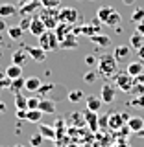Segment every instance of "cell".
<instances>
[{"mask_svg": "<svg viewBox=\"0 0 144 147\" xmlns=\"http://www.w3.org/2000/svg\"><path fill=\"white\" fill-rule=\"evenodd\" d=\"M43 140H44V138L41 136L39 132H37V134H33V136L30 138V145H31V147H41V144H43Z\"/></svg>", "mask_w": 144, "mask_h": 147, "instance_id": "obj_36", "label": "cell"}, {"mask_svg": "<svg viewBox=\"0 0 144 147\" xmlns=\"http://www.w3.org/2000/svg\"><path fill=\"white\" fill-rule=\"evenodd\" d=\"M131 105H133V107H142V109H144V94L137 96V98L131 101Z\"/></svg>", "mask_w": 144, "mask_h": 147, "instance_id": "obj_41", "label": "cell"}, {"mask_svg": "<svg viewBox=\"0 0 144 147\" xmlns=\"http://www.w3.org/2000/svg\"><path fill=\"white\" fill-rule=\"evenodd\" d=\"M41 9V2L39 0H33V2H28L18 6V15L20 17H31V13H37Z\"/></svg>", "mask_w": 144, "mask_h": 147, "instance_id": "obj_7", "label": "cell"}, {"mask_svg": "<svg viewBox=\"0 0 144 147\" xmlns=\"http://www.w3.org/2000/svg\"><path fill=\"white\" fill-rule=\"evenodd\" d=\"M57 105H55L54 99H48V98H41V103H39V110L43 114H54Z\"/></svg>", "mask_w": 144, "mask_h": 147, "instance_id": "obj_13", "label": "cell"}, {"mask_svg": "<svg viewBox=\"0 0 144 147\" xmlns=\"http://www.w3.org/2000/svg\"><path fill=\"white\" fill-rule=\"evenodd\" d=\"M24 83L26 79L24 77H17V79H11V83H9V90L13 92V94H20V90H24Z\"/></svg>", "mask_w": 144, "mask_h": 147, "instance_id": "obj_24", "label": "cell"}, {"mask_svg": "<svg viewBox=\"0 0 144 147\" xmlns=\"http://www.w3.org/2000/svg\"><path fill=\"white\" fill-rule=\"evenodd\" d=\"M144 44V37L141 35V33H133L131 37H129V46H131V48H135V50H139L141 48V46Z\"/></svg>", "mask_w": 144, "mask_h": 147, "instance_id": "obj_29", "label": "cell"}, {"mask_svg": "<svg viewBox=\"0 0 144 147\" xmlns=\"http://www.w3.org/2000/svg\"><path fill=\"white\" fill-rule=\"evenodd\" d=\"M83 118H85V123L89 125L92 131H98V112H92V110L87 109L85 112H83Z\"/></svg>", "mask_w": 144, "mask_h": 147, "instance_id": "obj_14", "label": "cell"}, {"mask_svg": "<svg viewBox=\"0 0 144 147\" xmlns=\"http://www.w3.org/2000/svg\"><path fill=\"white\" fill-rule=\"evenodd\" d=\"M18 15V7L15 6V4H0V18H13Z\"/></svg>", "mask_w": 144, "mask_h": 147, "instance_id": "obj_10", "label": "cell"}, {"mask_svg": "<svg viewBox=\"0 0 144 147\" xmlns=\"http://www.w3.org/2000/svg\"><path fill=\"white\" fill-rule=\"evenodd\" d=\"M68 101H70V103H78V101L80 99H83V92L81 90H72V92H68Z\"/></svg>", "mask_w": 144, "mask_h": 147, "instance_id": "obj_33", "label": "cell"}, {"mask_svg": "<svg viewBox=\"0 0 144 147\" xmlns=\"http://www.w3.org/2000/svg\"><path fill=\"white\" fill-rule=\"evenodd\" d=\"M6 110V105H4V101H0V112H4Z\"/></svg>", "mask_w": 144, "mask_h": 147, "instance_id": "obj_51", "label": "cell"}, {"mask_svg": "<svg viewBox=\"0 0 144 147\" xmlns=\"http://www.w3.org/2000/svg\"><path fill=\"white\" fill-rule=\"evenodd\" d=\"M4 72H6V76L9 77V79H17V77H20V76H22V66H17V64H13V63H11Z\"/></svg>", "mask_w": 144, "mask_h": 147, "instance_id": "obj_26", "label": "cell"}, {"mask_svg": "<svg viewBox=\"0 0 144 147\" xmlns=\"http://www.w3.org/2000/svg\"><path fill=\"white\" fill-rule=\"evenodd\" d=\"M28 61H30V53H28V50H26V46H24V44L18 46L15 52L11 53V63H13V64H17V66H24Z\"/></svg>", "mask_w": 144, "mask_h": 147, "instance_id": "obj_6", "label": "cell"}, {"mask_svg": "<svg viewBox=\"0 0 144 147\" xmlns=\"http://www.w3.org/2000/svg\"><path fill=\"white\" fill-rule=\"evenodd\" d=\"M41 118H43V112H41L39 109H33V110H28L26 112V119L30 123H39Z\"/></svg>", "mask_w": 144, "mask_h": 147, "instance_id": "obj_28", "label": "cell"}, {"mask_svg": "<svg viewBox=\"0 0 144 147\" xmlns=\"http://www.w3.org/2000/svg\"><path fill=\"white\" fill-rule=\"evenodd\" d=\"M9 83H11V79L6 76V72H0V88H9Z\"/></svg>", "mask_w": 144, "mask_h": 147, "instance_id": "obj_38", "label": "cell"}, {"mask_svg": "<svg viewBox=\"0 0 144 147\" xmlns=\"http://www.w3.org/2000/svg\"><path fill=\"white\" fill-rule=\"evenodd\" d=\"M15 147H26V145H15Z\"/></svg>", "mask_w": 144, "mask_h": 147, "instance_id": "obj_52", "label": "cell"}, {"mask_svg": "<svg viewBox=\"0 0 144 147\" xmlns=\"http://www.w3.org/2000/svg\"><path fill=\"white\" fill-rule=\"evenodd\" d=\"M98 74L104 77H115L118 74V61L115 59V55L105 53L98 59Z\"/></svg>", "mask_w": 144, "mask_h": 147, "instance_id": "obj_1", "label": "cell"}, {"mask_svg": "<svg viewBox=\"0 0 144 147\" xmlns=\"http://www.w3.org/2000/svg\"><path fill=\"white\" fill-rule=\"evenodd\" d=\"M37 17L44 22L46 30H55V26L59 24V9L57 7H41V11L37 13Z\"/></svg>", "mask_w": 144, "mask_h": 147, "instance_id": "obj_2", "label": "cell"}, {"mask_svg": "<svg viewBox=\"0 0 144 147\" xmlns=\"http://www.w3.org/2000/svg\"><path fill=\"white\" fill-rule=\"evenodd\" d=\"M18 6H22V4H28V2H33V0H17Z\"/></svg>", "mask_w": 144, "mask_h": 147, "instance_id": "obj_49", "label": "cell"}, {"mask_svg": "<svg viewBox=\"0 0 144 147\" xmlns=\"http://www.w3.org/2000/svg\"><path fill=\"white\" fill-rule=\"evenodd\" d=\"M85 101H87V109L92 110V112H98V110L102 109V105H104L102 98H96V96H87Z\"/></svg>", "mask_w": 144, "mask_h": 147, "instance_id": "obj_21", "label": "cell"}, {"mask_svg": "<svg viewBox=\"0 0 144 147\" xmlns=\"http://www.w3.org/2000/svg\"><path fill=\"white\" fill-rule=\"evenodd\" d=\"M6 30H8L6 22H4V18H0V33H2V31H6Z\"/></svg>", "mask_w": 144, "mask_h": 147, "instance_id": "obj_47", "label": "cell"}, {"mask_svg": "<svg viewBox=\"0 0 144 147\" xmlns=\"http://www.w3.org/2000/svg\"><path fill=\"white\" fill-rule=\"evenodd\" d=\"M28 53H30V59H33L35 63H44L46 59V52L41 46H26Z\"/></svg>", "mask_w": 144, "mask_h": 147, "instance_id": "obj_11", "label": "cell"}, {"mask_svg": "<svg viewBox=\"0 0 144 147\" xmlns=\"http://www.w3.org/2000/svg\"><path fill=\"white\" fill-rule=\"evenodd\" d=\"M39 2H41V7L50 9V7H57L61 4V0H39Z\"/></svg>", "mask_w": 144, "mask_h": 147, "instance_id": "obj_34", "label": "cell"}, {"mask_svg": "<svg viewBox=\"0 0 144 147\" xmlns=\"http://www.w3.org/2000/svg\"><path fill=\"white\" fill-rule=\"evenodd\" d=\"M122 4H126V6H133V4H135V0H122Z\"/></svg>", "mask_w": 144, "mask_h": 147, "instance_id": "obj_48", "label": "cell"}, {"mask_svg": "<svg viewBox=\"0 0 144 147\" xmlns=\"http://www.w3.org/2000/svg\"><path fill=\"white\" fill-rule=\"evenodd\" d=\"M28 110H33V109H39V103H41V98H28Z\"/></svg>", "mask_w": 144, "mask_h": 147, "instance_id": "obj_35", "label": "cell"}, {"mask_svg": "<svg viewBox=\"0 0 144 147\" xmlns=\"http://www.w3.org/2000/svg\"><path fill=\"white\" fill-rule=\"evenodd\" d=\"M126 123H128V127H129L131 132H139L144 127V118H141V116H129V119Z\"/></svg>", "mask_w": 144, "mask_h": 147, "instance_id": "obj_19", "label": "cell"}, {"mask_svg": "<svg viewBox=\"0 0 144 147\" xmlns=\"http://www.w3.org/2000/svg\"><path fill=\"white\" fill-rule=\"evenodd\" d=\"M46 31V26H44V22L41 20L39 17H31V24H30V30H28V33H31L33 37H39V35H43Z\"/></svg>", "mask_w": 144, "mask_h": 147, "instance_id": "obj_8", "label": "cell"}, {"mask_svg": "<svg viewBox=\"0 0 144 147\" xmlns=\"http://www.w3.org/2000/svg\"><path fill=\"white\" fill-rule=\"evenodd\" d=\"M0 147H9V145H0Z\"/></svg>", "mask_w": 144, "mask_h": 147, "instance_id": "obj_54", "label": "cell"}, {"mask_svg": "<svg viewBox=\"0 0 144 147\" xmlns=\"http://www.w3.org/2000/svg\"><path fill=\"white\" fill-rule=\"evenodd\" d=\"M113 11H115L113 6H102L98 11H96V18H98L102 24H105V22H107V18L113 15Z\"/></svg>", "mask_w": 144, "mask_h": 147, "instance_id": "obj_20", "label": "cell"}, {"mask_svg": "<svg viewBox=\"0 0 144 147\" xmlns=\"http://www.w3.org/2000/svg\"><path fill=\"white\" fill-rule=\"evenodd\" d=\"M126 72L129 74V76H133V77H139L141 74H144V63H142V61H133V63H129L128 68H126Z\"/></svg>", "mask_w": 144, "mask_h": 147, "instance_id": "obj_18", "label": "cell"}, {"mask_svg": "<svg viewBox=\"0 0 144 147\" xmlns=\"http://www.w3.org/2000/svg\"><path fill=\"white\" fill-rule=\"evenodd\" d=\"M59 48H61V50H74V48H78V35L68 33L61 42H59Z\"/></svg>", "mask_w": 144, "mask_h": 147, "instance_id": "obj_16", "label": "cell"}, {"mask_svg": "<svg viewBox=\"0 0 144 147\" xmlns=\"http://www.w3.org/2000/svg\"><path fill=\"white\" fill-rule=\"evenodd\" d=\"M54 33L57 35V39H59V42L67 37L68 33H72V26L70 24H67V22H59L57 26H55V30H54Z\"/></svg>", "mask_w": 144, "mask_h": 147, "instance_id": "obj_17", "label": "cell"}, {"mask_svg": "<svg viewBox=\"0 0 144 147\" xmlns=\"http://www.w3.org/2000/svg\"><path fill=\"white\" fill-rule=\"evenodd\" d=\"M124 118H122V112H113L109 114V129L111 131H118V129L124 127Z\"/></svg>", "mask_w": 144, "mask_h": 147, "instance_id": "obj_12", "label": "cell"}, {"mask_svg": "<svg viewBox=\"0 0 144 147\" xmlns=\"http://www.w3.org/2000/svg\"><path fill=\"white\" fill-rule=\"evenodd\" d=\"M8 35H9V39H13V40H17V39H22V35H24L26 33V31L24 30H22V28L20 26H8Z\"/></svg>", "mask_w": 144, "mask_h": 147, "instance_id": "obj_25", "label": "cell"}, {"mask_svg": "<svg viewBox=\"0 0 144 147\" xmlns=\"http://www.w3.org/2000/svg\"><path fill=\"white\" fill-rule=\"evenodd\" d=\"M131 92H135L137 96L144 94V74H141L139 77H135V85H133V90Z\"/></svg>", "mask_w": 144, "mask_h": 147, "instance_id": "obj_30", "label": "cell"}, {"mask_svg": "<svg viewBox=\"0 0 144 147\" xmlns=\"http://www.w3.org/2000/svg\"><path fill=\"white\" fill-rule=\"evenodd\" d=\"M37 39H39V46L44 50L46 53H48V52H54V50L59 48V39H57V35L54 33V30H46L44 33L39 35Z\"/></svg>", "mask_w": 144, "mask_h": 147, "instance_id": "obj_3", "label": "cell"}, {"mask_svg": "<svg viewBox=\"0 0 144 147\" xmlns=\"http://www.w3.org/2000/svg\"><path fill=\"white\" fill-rule=\"evenodd\" d=\"M39 134L46 138V140H55L57 134H55V129L50 125H44V123H39Z\"/></svg>", "mask_w": 144, "mask_h": 147, "instance_id": "obj_22", "label": "cell"}, {"mask_svg": "<svg viewBox=\"0 0 144 147\" xmlns=\"http://www.w3.org/2000/svg\"><path fill=\"white\" fill-rule=\"evenodd\" d=\"M52 88H54V85H50V83H48V85H41V88L37 90L35 94H39V96H44V94H48V92L52 90Z\"/></svg>", "mask_w": 144, "mask_h": 147, "instance_id": "obj_40", "label": "cell"}, {"mask_svg": "<svg viewBox=\"0 0 144 147\" xmlns=\"http://www.w3.org/2000/svg\"><path fill=\"white\" fill-rule=\"evenodd\" d=\"M2 44H4V42H2V40H0V48H2Z\"/></svg>", "mask_w": 144, "mask_h": 147, "instance_id": "obj_53", "label": "cell"}, {"mask_svg": "<svg viewBox=\"0 0 144 147\" xmlns=\"http://www.w3.org/2000/svg\"><path fill=\"white\" fill-rule=\"evenodd\" d=\"M131 20L135 22V24H139V22L144 20V7H137L135 11L131 13Z\"/></svg>", "mask_w": 144, "mask_h": 147, "instance_id": "obj_31", "label": "cell"}, {"mask_svg": "<svg viewBox=\"0 0 144 147\" xmlns=\"http://www.w3.org/2000/svg\"><path fill=\"white\" fill-rule=\"evenodd\" d=\"M96 79H98V74L96 72H87L85 76H83V81L85 83H94Z\"/></svg>", "mask_w": 144, "mask_h": 147, "instance_id": "obj_39", "label": "cell"}, {"mask_svg": "<svg viewBox=\"0 0 144 147\" xmlns=\"http://www.w3.org/2000/svg\"><path fill=\"white\" fill-rule=\"evenodd\" d=\"M137 136H139V138H144V127H142V129H141V131H139V132H137Z\"/></svg>", "mask_w": 144, "mask_h": 147, "instance_id": "obj_50", "label": "cell"}, {"mask_svg": "<svg viewBox=\"0 0 144 147\" xmlns=\"http://www.w3.org/2000/svg\"><path fill=\"white\" fill-rule=\"evenodd\" d=\"M137 52H139V59H142V63H144V44L137 50Z\"/></svg>", "mask_w": 144, "mask_h": 147, "instance_id": "obj_46", "label": "cell"}, {"mask_svg": "<svg viewBox=\"0 0 144 147\" xmlns=\"http://www.w3.org/2000/svg\"><path fill=\"white\" fill-rule=\"evenodd\" d=\"M30 24H31V17H20V22H18V26H20L24 31L30 30Z\"/></svg>", "mask_w": 144, "mask_h": 147, "instance_id": "obj_37", "label": "cell"}, {"mask_svg": "<svg viewBox=\"0 0 144 147\" xmlns=\"http://www.w3.org/2000/svg\"><path fill=\"white\" fill-rule=\"evenodd\" d=\"M91 2H92V0H91Z\"/></svg>", "mask_w": 144, "mask_h": 147, "instance_id": "obj_55", "label": "cell"}, {"mask_svg": "<svg viewBox=\"0 0 144 147\" xmlns=\"http://www.w3.org/2000/svg\"><path fill=\"white\" fill-rule=\"evenodd\" d=\"M26 112H28L26 109H17V118L18 119H26Z\"/></svg>", "mask_w": 144, "mask_h": 147, "instance_id": "obj_44", "label": "cell"}, {"mask_svg": "<svg viewBox=\"0 0 144 147\" xmlns=\"http://www.w3.org/2000/svg\"><path fill=\"white\" fill-rule=\"evenodd\" d=\"M91 40L94 42L96 46H109L111 44V37L109 35H104V33H96L91 37Z\"/></svg>", "mask_w": 144, "mask_h": 147, "instance_id": "obj_27", "label": "cell"}, {"mask_svg": "<svg viewBox=\"0 0 144 147\" xmlns=\"http://www.w3.org/2000/svg\"><path fill=\"white\" fill-rule=\"evenodd\" d=\"M72 121H74V123H78V125H81V123L85 121V118H83V114H81V112H74V114H72Z\"/></svg>", "mask_w": 144, "mask_h": 147, "instance_id": "obj_42", "label": "cell"}, {"mask_svg": "<svg viewBox=\"0 0 144 147\" xmlns=\"http://www.w3.org/2000/svg\"><path fill=\"white\" fill-rule=\"evenodd\" d=\"M129 53H131V46H126V44L117 46V48H115V52H113L115 59H117L118 63H120V61H126V59L129 57Z\"/></svg>", "mask_w": 144, "mask_h": 147, "instance_id": "obj_15", "label": "cell"}, {"mask_svg": "<svg viewBox=\"0 0 144 147\" xmlns=\"http://www.w3.org/2000/svg\"><path fill=\"white\" fill-rule=\"evenodd\" d=\"M100 98H102V101H104V103H107V105L113 103L115 98H117V88H115L113 85H107V83H105V85L102 86Z\"/></svg>", "mask_w": 144, "mask_h": 147, "instance_id": "obj_9", "label": "cell"}, {"mask_svg": "<svg viewBox=\"0 0 144 147\" xmlns=\"http://www.w3.org/2000/svg\"><path fill=\"white\" fill-rule=\"evenodd\" d=\"M137 33H141V35L144 37V20H142V22H139V24H137Z\"/></svg>", "mask_w": 144, "mask_h": 147, "instance_id": "obj_45", "label": "cell"}, {"mask_svg": "<svg viewBox=\"0 0 144 147\" xmlns=\"http://www.w3.org/2000/svg\"><path fill=\"white\" fill-rule=\"evenodd\" d=\"M85 64H89V66H94V64H98V59H96L94 55H87V57H85Z\"/></svg>", "mask_w": 144, "mask_h": 147, "instance_id": "obj_43", "label": "cell"}, {"mask_svg": "<svg viewBox=\"0 0 144 147\" xmlns=\"http://www.w3.org/2000/svg\"><path fill=\"white\" fill-rule=\"evenodd\" d=\"M78 18H80L78 9H74V7H61L59 9V22H67V24L74 26Z\"/></svg>", "mask_w": 144, "mask_h": 147, "instance_id": "obj_5", "label": "cell"}, {"mask_svg": "<svg viewBox=\"0 0 144 147\" xmlns=\"http://www.w3.org/2000/svg\"><path fill=\"white\" fill-rule=\"evenodd\" d=\"M115 83H117V86L122 92H131L133 85H135V77L129 76L128 72H120V74L115 76Z\"/></svg>", "mask_w": 144, "mask_h": 147, "instance_id": "obj_4", "label": "cell"}, {"mask_svg": "<svg viewBox=\"0 0 144 147\" xmlns=\"http://www.w3.org/2000/svg\"><path fill=\"white\" fill-rule=\"evenodd\" d=\"M41 85H43V83H41L39 77H30V79H26V83H24V90L35 94V92L41 88Z\"/></svg>", "mask_w": 144, "mask_h": 147, "instance_id": "obj_23", "label": "cell"}, {"mask_svg": "<svg viewBox=\"0 0 144 147\" xmlns=\"http://www.w3.org/2000/svg\"><path fill=\"white\" fill-rule=\"evenodd\" d=\"M28 98H24L22 94H15V107L17 109H26L28 110Z\"/></svg>", "mask_w": 144, "mask_h": 147, "instance_id": "obj_32", "label": "cell"}]
</instances>
